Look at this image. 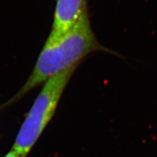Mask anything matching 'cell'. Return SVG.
I'll use <instances>...</instances> for the list:
<instances>
[{"instance_id":"6da1fadb","label":"cell","mask_w":157,"mask_h":157,"mask_svg":"<svg viewBox=\"0 0 157 157\" xmlns=\"http://www.w3.org/2000/svg\"><path fill=\"white\" fill-rule=\"evenodd\" d=\"M95 52L117 55L98 42L88 15L61 36L54 39L48 37L28 79L0 109L17 103L39 84L68 68L78 66L83 59Z\"/></svg>"},{"instance_id":"277c9868","label":"cell","mask_w":157,"mask_h":157,"mask_svg":"<svg viewBox=\"0 0 157 157\" xmlns=\"http://www.w3.org/2000/svg\"><path fill=\"white\" fill-rule=\"evenodd\" d=\"M3 157H24V156H21V155L17 154V153L14 151L10 150L7 154H5Z\"/></svg>"},{"instance_id":"7a4b0ae2","label":"cell","mask_w":157,"mask_h":157,"mask_svg":"<svg viewBox=\"0 0 157 157\" xmlns=\"http://www.w3.org/2000/svg\"><path fill=\"white\" fill-rule=\"evenodd\" d=\"M77 67L68 68L44 82L20 127L11 150L24 157L30 153L53 117L63 93Z\"/></svg>"},{"instance_id":"3957f363","label":"cell","mask_w":157,"mask_h":157,"mask_svg":"<svg viewBox=\"0 0 157 157\" xmlns=\"http://www.w3.org/2000/svg\"><path fill=\"white\" fill-rule=\"evenodd\" d=\"M88 15L87 0H57L48 38L61 36Z\"/></svg>"}]
</instances>
